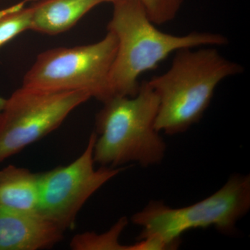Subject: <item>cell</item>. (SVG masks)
Here are the masks:
<instances>
[{
  "mask_svg": "<svg viewBox=\"0 0 250 250\" xmlns=\"http://www.w3.org/2000/svg\"><path fill=\"white\" fill-rule=\"evenodd\" d=\"M117 50L116 36L108 31L89 45L57 47L38 56L23 78L25 88L44 91H83L104 103Z\"/></svg>",
  "mask_w": 250,
  "mask_h": 250,
  "instance_id": "5b68a950",
  "label": "cell"
},
{
  "mask_svg": "<svg viewBox=\"0 0 250 250\" xmlns=\"http://www.w3.org/2000/svg\"><path fill=\"white\" fill-rule=\"evenodd\" d=\"M90 98L83 91L16 90L0 115V164L57 129Z\"/></svg>",
  "mask_w": 250,
  "mask_h": 250,
  "instance_id": "8992f818",
  "label": "cell"
},
{
  "mask_svg": "<svg viewBox=\"0 0 250 250\" xmlns=\"http://www.w3.org/2000/svg\"><path fill=\"white\" fill-rule=\"evenodd\" d=\"M250 209V176L237 174L201 201L180 208L152 201L133 215L131 221L142 228L137 240L153 237L171 250L179 246L184 233L195 229L213 227L224 234H232Z\"/></svg>",
  "mask_w": 250,
  "mask_h": 250,
  "instance_id": "277c9868",
  "label": "cell"
},
{
  "mask_svg": "<svg viewBox=\"0 0 250 250\" xmlns=\"http://www.w3.org/2000/svg\"><path fill=\"white\" fill-rule=\"evenodd\" d=\"M64 231L38 213L0 205V250H39L52 248Z\"/></svg>",
  "mask_w": 250,
  "mask_h": 250,
  "instance_id": "ba28073f",
  "label": "cell"
},
{
  "mask_svg": "<svg viewBox=\"0 0 250 250\" xmlns=\"http://www.w3.org/2000/svg\"><path fill=\"white\" fill-rule=\"evenodd\" d=\"M24 2L6 8L0 15V48L24 31L30 30L32 7H24Z\"/></svg>",
  "mask_w": 250,
  "mask_h": 250,
  "instance_id": "7c38bea8",
  "label": "cell"
},
{
  "mask_svg": "<svg viewBox=\"0 0 250 250\" xmlns=\"http://www.w3.org/2000/svg\"><path fill=\"white\" fill-rule=\"evenodd\" d=\"M95 132L90 134L82 154L71 164L40 174L38 213L65 232L73 229L79 212L90 197L124 170L94 166Z\"/></svg>",
  "mask_w": 250,
  "mask_h": 250,
  "instance_id": "52a82bcc",
  "label": "cell"
},
{
  "mask_svg": "<svg viewBox=\"0 0 250 250\" xmlns=\"http://www.w3.org/2000/svg\"><path fill=\"white\" fill-rule=\"evenodd\" d=\"M113 4L107 29L116 36L117 50L108 76L107 100L136 95L141 75L180 49L228 43L225 36L215 33L193 31L177 36L163 32L150 21L139 0H117Z\"/></svg>",
  "mask_w": 250,
  "mask_h": 250,
  "instance_id": "6da1fadb",
  "label": "cell"
},
{
  "mask_svg": "<svg viewBox=\"0 0 250 250\" xmlns=\"http://www.w3.org/2000/svg\"><path fill=\"white\" fill-rule=\"evenodd\" d=\"M39 196L40 174L12 165L0 170V205L38 213Z\"/></svg>",
  "mask_w": 250,
  "mask_h": 250,
  "instance_id": "30bf717a",
  "label": "cell"
},
{
  "mask_svg": "<svg viewBox=\"0 0 250 250\" xmlns=\"http://www.w3.org/2000/svg\"><path fill=\"white\" fill-rule=\"evenodd\" d=\"M146 14L156 25L173 21L183 4V0H139Z\"/></svg>",
  "mask_w": 250,
  "mask_h": 250,
  "instance_id": "4fadbf2b",
  "label": "cell"
},
{
  "mask_svg": "<svg viewBox=\"0 0 250 250\" xmlns=\"http://www.w3.org/2000/svg\"><path fill=\"white\" fill-rule=\"evenodd\" d=\"M128 224L127 218L123 217L109 230L103 233L87 232L73 237L70 248L74 250H129V246H124L120 237Z\"/></svg>",
  "mask_w": 250,
  "mask_h": 250,
  "instance_id": "8fae6325",
  "label": "cell"
},
{
  "mask_svg": "<svg viewBox=\"0 0 250 250\" xmlns=\"http://www.w3.org/2000/svg\"><path fill=\"white\" fill-rule=\"evenodd\" d=\"M31 1V0H24V1Z\"/></svg>",
  "mask_w": 250,
  "mask_h": 250,
  "instance_id": "2e32d148",
  "label": "cell"
},
{
  "mask_svg": "<svg viewBox=\"0 0 250 250\" xmlns=\"http://www.w3.org/2000/svg\"><path fill=\"white\" fill-rule=\"evenodd\" d=\"M116 1H117V0H104L105 2H110L112 3V4Z\"/></svg>",
  "mask_w": 250,
  "mask_h": 250,
  "instance_id": "9a60e30c",
  "label": "cell"
},
{
  "mask_svg": "<svg viewBox=\"0 0 250 250\" xmlns=\"http://www.w3.org/2000/svg\"><path fill=\"white\" fill-rule=\"evenodd\" d=\"M6 99L2 98L0 96V115H1V112L4 110L5 104H6Z\"/></svg>",
  "mask_w": 250,
  "mask_h": 250,
  "instance_id": "5bb4252c",
  "label": "cell"
},
{
  "mask_svg": "<svg viewBox=\"0 0 250 250\" xmlns=\"http://www.w3.org/2000/svg\"><path fill=\"white\" fill-rule=\"evenodd\" d=\"M174 54L169 70L147 81L159 100L156 129L170 136L186 132L198 123L220 82L243 71L241 65L213 47Z\"/></svg>",
  "mask_w": 250,
  "mask_h": 250,
  "instance_id": "7a4b0ae2",
  "label": "cell"
},
{
  "mask_svg": "<svg viewBox=\"0 0 250 250\" xmlns=\"http://www.w3.org/2000/svg\"><path fill=\"white\" fill-rule=\"evenodd\" d=\"M157 95L144 81L134 96H118L103 103L95 119V163L118 167L135 162L143 167L161 164L165 141L156 130Z\"/></svg>",
  "mask_w": 250,
  "mask_h": 250,
  "instance_id": "3957f363",
  "label": "cell"
},
{
  "mask_svg": "<svg viewBox=\"0 0 250 250\" xmlns=\"http://www.w3.org/2000/svg\"><path fill=\"white\" fill-rule=\"evenodd\" d=\"M104 0H40L31 6L30 30L54 36L71 29Z\"/></svg>",
  "mask_w": 250,
  "mask_h": 250,
  "instance_id": "9c48e42d",
  "label": "cell"
}]
</instances>
